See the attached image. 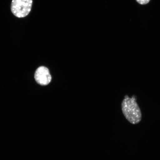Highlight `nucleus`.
Returning a JSON list of instances; mask_svg holds the SVG:
<instances>
[{"mask_svg":"<svg viewBox=\"0 0 160 160\" xmlns=\"http://www.w3.org/2000/svg\"><path fill=\"white\" fill-rule=\"evenodd\" d=\"M122 110L124 115L130 123L136 124L142 119V113L134 96L129 98L128 95L122 103Z\"/></svg>","mask_w":160,"mask_h":160,"instance_id":"1","label":"nucleus"},{"mask_svg":"<svg viewBox=\"0 0 160 160\" xmlns=\"http://www.w3.org/2000/svg\"><path fill=\"white\" fill-rule=\"evenodd\" d=\"M32 0H13L11 9L16 17L21 18L29 14L32 8Z\"/></svg>","mask_w":160,"mask_h":160,"instance_id":"2","label":"nucleus"},{"mask_svg":"<svg viewBox=\"0 0 160 160\" xmlns=\"http://www.w3.org/2000/svg\"><path fill=\"white\" fill-rule=\"evenodd\" d=\"M35 78L39 85L46 86L48 85L51 82L52 77L49 69L46 67L42 66L36 70Z\"/></svg>","mask_w":160,"mask_h":160,"instance_id":"3","label":"nucleus"},{"mask_svg":"<svg viewBox=\"0 0 160 160\" xmlns=\"http://www.w3.org/2000/svg\"><path fill=\"white\" fill-rule=\"evenodd\" d=\"M138 3L141 5H145L148 3L150 0H136Z\"/></svg>","mask_w":160,"mask_h":160,"instance_id":"4","label":"nucleus"}]
</instances>
